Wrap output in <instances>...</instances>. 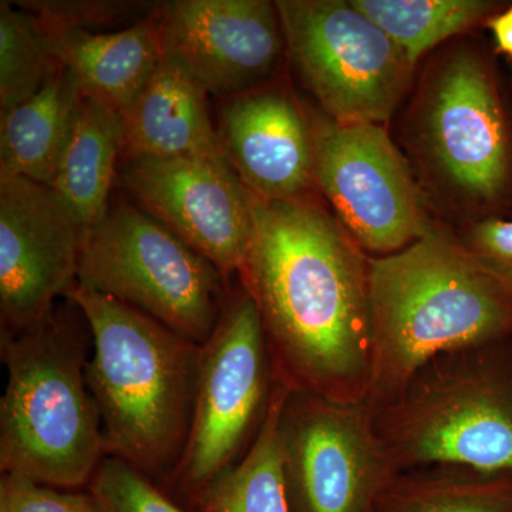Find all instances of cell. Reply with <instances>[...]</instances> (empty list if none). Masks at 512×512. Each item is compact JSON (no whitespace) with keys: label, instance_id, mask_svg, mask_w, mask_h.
<instances>
[{"label":"cell","instance_id":"1","mask_svg":"<svg viewBox=\"0 0 512 512\" xmlns=\"http://www.w3.org/2000/svg\"><path fill=\"white\" fill-rule=\"evenodd\" d=\"M252 235L238 278L291 392L366 403L372 357L369 259L315 194H251Z\"/></svg>","mask_w":512,"mask_h":512},{"label":"cell","instance_id":"2","mask_svg":"<svg viewBox=\"0 0 512 512\" xmlns=\"http://www.w3.org/2000/svg\"><path fill=\"white\" fill-rule=\"evenodd\" d=\"M369 285L373 412L437 357L512 339V285L440 221L402 251L370 256Z\"/></svg>","mask_w":512,"mask_h":512},{"label":"cell","instance_id":"3","mask_svg":"<svg viewBox=\"0 0 512 512\" xmlns=\"http://www.w3.org/2000/svg\"><path fill=\"white\" fill-rule=\"evenodd\" d=\"M431 210L460 225L512 217V92L493 55L457 37L431 56L402 120Z\"/></svg>","mask_w":512,"mask_h":512},{"label":"cell","instance_id":"4","mask_svg":"<svg viewBox=\"0 0 512 512\" xmlns=\"http://www.w3.org/2000/svg\"><path fill=\"white\" fill-rule=\"evenodd\" d=\"M66 299L82 311L92 336L86 380L107 456L151 480L173 476L190 436L201 345L84 286Z\"/></svg>","mask_w":512,"mask_h":512},{"label":"cell","instance_id":"5","mask_svg":"<svg viewBox=\"0 0 512 512\" xmlns=\"http://www.w3.org/2000/svg\"><path fill=\"white\" fill-rule=\"evenodd\" d=\"M0 471L49 485L89 487L107 457L86 380L92 336L69 299L20 332H0Z\"/></svg>","mask_w":512,"mask_h":512},{"label":"cell","instance_id":"6","mask_svg":"<svg viewBox=\"0 0 512 512\" xmlns=\"http://www.w3.org/2000/svg\"><path fill=\"white\" fill-rule=\"evenodd\" d=\"M375 426L396 473L512 474V339L437 357L376 410Z\"/></svg>","mask_w":512,"mask_h":512},{"label":"cell","instance_id":"7","mask_svg":"<svg viewBox=\"0 0 512 512\" xmlns=\"http://www.w3.org/2000/svg\"><path fill=\"white\" fill-rule=\"evenodd\" d=\"M229 279L137 204L116 202L87 231L77 285L116 299L183 338L207 342Z\"/></svg>","mask_w":512,"mask_h":512},{"label":"cell","instance_id":"8","mask_svg":"<svg viewBox=\"0 0 512 512\" xmlns=\"http://www.w3.org/2000/svg\"><path fill=\"white\" fill-rule=\"evenodd\" d=\"M286 56L319 110L339 123L386 126L416 66L352 0H279Z\"/></svg>","mask_w":512,"mask_h":512},{"label":"cell","instance_id":"9","mask_svg":"<svg viewBox=\"0 0 512 512\" xmlns=\"http://www.w3.org/2000/svg\"><path fill=\"white\" fill-rule=\"evenodd\" d=\"M306 110L313 184L366 254L402 251L434 227L439 220L386 127L339 123L320 110Z\"/></svg>","mask_w":512,"mask_h":512},{"label":"cell","instance_id":"10","mask_svg":"<svg viewBox=\"0 0 512 512\" xmlns=\"http://www.w3.org/2000/svg\"><path fill=\"white\" fill-rule=\"evenodd\" d=\"M274 384L261 316L241 286L229 293L201 345L190 436L175 483L190 494L237 463L264 423Z\"/></svg>","mask_w":512,"mask_h":512},{"label":"cell","instance_id":"11","mask_svg":"<svg viewBox=\"0 0 512 512\" xmlns=\"http://www.w3.org/2000/svg\"><path fill=\"white\" fill-rule=\"evenodd\" d=\"M279 437L292 512H373L396 474L367 403L288 389Z\"/></svg>","mask_w":512,"mask_h":512},{"label":"cell","instance_id":"12","mask_svg":"<svg viewBox=\"0 0 512 512\" xmlns=\"http://www.w3.org/2000/svg\"><path fill=\"white\" fill-rule=\"evenodd\" d=\"M86 238L52 187L0 177V325L16 333L46 318L79 281Z\"/></svg>","mask_w":512,"mask_h":512},{"label":"cell","instance_id":"13","mask_svg":"<svg viewBox=\"0 0 512 512\" xmlns=\"http://www.w3.org/2000/svg\"><path fill=\"white\" fill-rule=\"evenodd\" d=\"M163 55L208 94L229 97L276 80L286 55L275 2L170 0L153 12Z\"/></svg>","mask_w":512,"mask_h":512},{"label":"cell","instance_id":"14","mask_svg":"<svg viewBox=\"0 0 512 512\" xmlns=\"http://www.w3.org/2000/svg\"><path fill=\"white\" fill-rule=\"evenodd\" d=\"M120 180L141 210L212 262L238 275L252 235L251 192L227 158L123 160Z\"/></svg>","mask_w":512,"mask_h":512},{"label":"cell","instance_id":"15","mask_svg":"<svg viewBox=\"0 0 512 512\" xmlns=\"http://www.w3.org/2000/svg\"><path fill=\"white\" fill-rule=\"evenodd\" d=\"M217 133L232 170L259 200H292L313 192L308 110L278 79L225 99Z\"/></svg>","mask_w":512,"mask_h":512},{"label":"cell","instance_id":"16","mask_svg":"<svg viewBox=\"0 0 512 512\" xmlns=\"http://www.w3.org/2000/svg\"><path fill=\"white\" fill-rule=\"evenodd\" d=\"M207 96L183 67L163 57L143 92L121 113L123 160L224 156Z\"/></svg>","mask_w":512,"mask_h":512},{"label":"cell","instance_id":"17","mask_svg":"<svg viewBox=\"0 0 512 512\" xmlns=\"http://www.w3.org/2000/svg\"><path fill=\"white\" fill-rule=\"evenodd\" d=\"M52 29L60 62L76 77L84 96L120 114L143 92L164 57L153 13L114 32Z\"/></svg>","mask_w":512,"mask_h":512},{"label":"cell","instance_id":"18","mask_svg":"<svg viewBox=\"0 0 512 512\" xmlns=\"http://www.w3.org/2000/svg\"><path fill=\"white\" fill-rule=\"evenodd\" d=\"M83 97L76 77L63 67L32 99L0 111V177L28 178L52 187Z\"/></svg>","mask_w":512,"mask_h":512},{"label":"cell","instance_id":"19","mask_svg":"<svg viewBox=\"0 0 512 512\" xmlns=\"http://www.w3.org/2000/svg\"><path fill=\"white\" fill-rule=\"evenodd\" d=\"M121 160V114L103 101L84 96L76 130L52 188L66 202L86 234L110 207V194Z\"/></svg>","mask_w":512,"mask_h":512},{"label":"cell","instance_id":"20","mask_svg":"<svg viewBox=\"0 0 512 512\" xmlns=\"http://www.w3.org/2000/svg\"><path fill=\"white\" fill-rule=\"evenodd\" d=\"M286 393L288 387L275 379L264 423L244 456L188 494L198 512H292L279 437Z\"/></svg>","mask_w":512,"mask_h":512},{"label":"cell","instance_id":"21","mask_svg":"<svg viewBox=\"0 0 512 512\" xmlns=\"http://www.w3.org/2000/svg\"><path fill=\"white\" fill-rule=\"evenodd\" d=\"M373 512H512V474L446 466L399 471Z\"/></svg>","mask_w":512,"mask_h":512},{"label":"cell","instance_id":"22","mask_svg":"<svg viewBox=\"0 0 512 512\" xmlns=\"http://www.w3.org/2000/svg\"><path fill=\"white\" fill-rule=\"evenodd\" d=\"M352 3L392 37L416 67L427 53L447 40L485 28L488 20L508 5L495 0H352Z\"/></svg>","mask_w":512,"mask_h":512},{"label":"cell","instance_id":"23","mask_svg":"<svg viewBox=\"0 0 512 512\" xmlns=\"http://www.w3.org/2000/svg\"><path fill=\"white\" fill-rule=\"evenodd\" d=\"M63 69L55 30L15 2H0V111L36 96Z\"/></svg>","mask_w":512,"mask_h":512},{"label":"cell","instance_id":"24","mask_svg":"<svg viewBox=\"0 0 512 512\" xmlns=\"http://www.w3.org/2000/svg\"><path fill=\"white\" fill-rule=\"evenodd\" d=\"M87 488L100 512H184L150 477L116 457L101 461Z\"/></svg>","mask_w":512,"mask_h":512},{"label":"cell","instance_id":"25","mask_svg":"<svg viewBox=\"0 0 512 512\" xmlns=\"http://www.w3.org/2000/svg\"><path fill=\"white\" fill-rule=\"evenodd\" d=\"M20 8L35 13L59 29H82L89 32H99L103 26L123 25L134 20L137 16L147 19L156 9L157 3L146 2H111V0H86V2H57V0H29V2H15ZM141 22V20H140Z\"/></svg>","mask_w":512,"mask_h":512},{"label":"cell","instance_id":"26","mask_svg":"<svg viewBox=\"0 0 512 512\" xmlns=\"http://www.w3.org/2000/svg\"><path fill=\"white\" fill-rule=\"evenodd\" d=\"M0 512H100L90 491L72 493L20 476L0 477Z\"/></svg>","mask_w":512,"mask_h":512},{"label":"cell","instance_id":"27","mask_svg":"<svg viewBox=\"0 0 512 512\" xmlns=\"http://www.w3.org/2000/svg\"><path fill=\"white\" fill-rule=\"evenodd\" d=\"M456 235L478 261L512 285V220L460 225Z\"/></svg>","mask_w":512,"mask_h":512},{"label":"cell","instance_id":"28","mask_svg":"<svg viewBox=\"0 0 512 512\" xmlns=\"http://www.w3.org/2000/svg\"><path fill=\"white\" fill-rule=\"evenodd\" d=\"M485 28L494 37V52L512 59V3L488 20Z\"/></svg>","mask_w":512,"mask_h":512}]
</instances>
